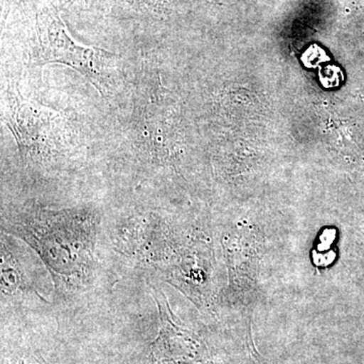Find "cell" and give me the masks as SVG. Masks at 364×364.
<instances>
[{
    "label": "cell",
    "mask_w": 364,
    "mask_h": 364,
    "mask_svg": "<svg viewBox=\"0 0 364 364\" xmlns=\"http://www.w3.org/2000/svg\"><path fill=\"white\" fill-rule=\"evenodd\" d=\"M39 48L36 63H58L78 71L107 98L114 90L117 69V55L77 44L67 33L54 9H44L37 16Z\"/></svg>",
    "instance_id": "cell-1"
},
{
    "label": "cell",
    "mask_w": 364,
    "mask_h": 364,
    "mask_svg": "<svg viewBox=\"0 0 364 364\" xmlns=\"http://www.w3.org/2000/svg\"><path fill=\"white\" fill-rule=\"evenodd\" d=\"M4 119L23 158L36 156L47 148L51 117L18 93L9 97Z\"/></svg>",
    "instance_id": "cell-2"
},
{
    "label": "cell",
    "mask_w": 364,
    "mask_h": 364,
    "mask_svg": "<svg viewBox=\"0 0 364 364\" xmlns=\"http://www.w3.org/2000/svg\"><path fill=\"white\" fill-rule=\"evenodd\" d=\"M153 296L160 313V332L151 347V364H176L186 363L189 358L188 343L183 331L173 322L167 301L160 299L159 293L153 287Z\"/></svg>",
    "instance_id": "cell-3"
},
{
    "label": "cell",
    "mask_w": 364,
    "mask_h": 364,
    "mask_svg": "<svg viewBox=\"0 0 364 364\" xmlns=\"http://www.w3.org/2000/svg\"><path fill=\"white\" fill-rule=\"evenodd\" d=\"M119 6L131 9L136 14L158 16L165 11L166 0H116Z\"/></svg>",
    "instance_id": "cell-4"
},
{
    "label": "cell",
    "mask_w": 364,
    "mask_h": 364,
    "mask_svg": "<svg viewBox=\"0 0 364 364\" xmlns=\"http://www.w3.org/2000/svg\"><path fill=\"white\" fill-rule=\"evenodd\" d=\"M249 341H248V347L249 352H250L251 355V363L252 364H267V361L264 360L259 353H258L257 350H255V347H254L252 338H251L250 333H249Z\"/></svg>",
    "instance_id": "cell-5"
},
{
    "label": "cell",
    "mask_w": 364,
    "mask_h": 364,
    "mask_svg": "<svg viewBox=\"0 0 364 364\" xmlns=\"http://www.w3.org/2000/svg\"><path fill=\"white\" fill-rule=\"evenodd\" d=\"M13 364V363H11ZM14 364H45L44 361L41 360L40 358H33V356H28V358H23L20 360L16 361Z\"/></svg>",
    "instance_id": "cell-6"
}]
</instances>
